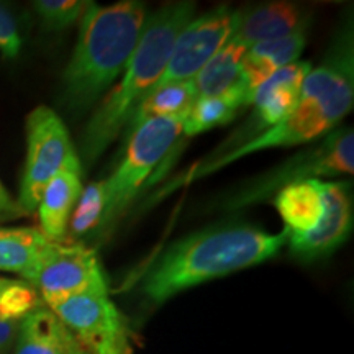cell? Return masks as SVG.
I'll return each mask as SVG.
<instances>
[{"mask_svg": "<svg viewBox=\"0 0 354 354\" xmlns=\"http://www.w3.org/2000/svg\"><path fill=\"white\" fill-rule=\"evenodd\" d=\"M74 354H91V353H87V351H86V349H84V348H79V349H77V351H76V353H74Z\"/></svg>", "mask_w": 354, "mask_h": 354, "instance_id": "cell-28", "label": "cell"}, {"mask_svg": "<svg viewBox=\"0 0 354 354\" xmlns=\"http://www.w3.org/2000/svg\"><path fill=\"white\" fill-rule=\"evenodd\" d=\"M248 105H250V88L245 82L230 88L225 94L196 99L184 118L183 136L194 138L212 128L227 125Z\"/></svg>", "mask_w": 354, "mask_h": 354, "instance_id": "cell-19", "label": "cell"}, {"mask_svg": "<svg viewBox=\"0 0 354 354\" xmlns=\"http://www.w3.org/2000/svg\"><path fill=\"white\" fill-rule=\"evenodd\" d=\"M196 15L194 2H172L159 7L146 19L136 50L120 74V81L104 97L88 117L81 136V162H94L125 131L133 113L161 81L176 38Z\"/></svg>", "mask_w": 354, "mask_h": 354, "instance_id": "cell-2", "label": "cell"}, {"mask_svg": "<svg viewBox=\"0 0 354 354\" xmlns=\"http://www.w3.org/2000/svg\"><path fill=\"white\" fill-rule=\"evenodd\" d=\"M272 202L289 234L312 232L325 212L323 180L305 179L286 185L272 197Z\"/></svg>", "mask_w": 354, "mask_h": 354, "instance_id": "cell-18", "label": "cell"}, {"mask_svg": "<svg viewBox=\"0 0 354 354\" xmlns=\"http://www.w3.org/2000/svg\"><path fill=\"white\" fill-rule=\"evenodd\" d=\"M312 68L313 66L307 61L299 59L272 73L251 94L250 105L253 107V112L250 113L243 127L233 131L228 140L216 146L214 151L201 161H210L234 148H240L261 133L286 120L299 105L300 88Z\"/></svg>", "mask_w": 354, "mask_h": 354, "instance_id": "cell-10", "label": "cell"}, {"mask_svg": "<svg viewBox=\"0 0 354 354\" xmlns=\"http://www.w3.org/2000/svg\"><path fill=\"white\" fill-rule=\"evenodd\" d=\"M308 21V15L297 3L268 2L245 10L240 8V20L233 38L248 50L258 43L290 35L307 26Z\"/></svg>", "mask_w": 354, "mask_h": 354, "instance_id": "cell-14", "label": "cell"}, {"mask_svg": "<svg viewBox=\"0 0 354 354\" xmlns=\"http://www.w3.org/2000/svg\"><path fill=\"white\" fill-rule=\"evenodd\" d=\"M82 172L81 158L76 154L43 190L35 214H38V230L50 241H66L71 214L84 189Z\"/></svg>", "mask_w": 354, "mask_h": 354, "instance_id": "cell-13", "label": "cell"}, {"mask_svg": "<svg viewBox=\"0 0 354 354\" xmlns=\"http://www.w3.org/2000/svg\"><path fill=\"white\" fill-rule=\"evenodd\" d=\"M25 130L26 156L17 202L28 216L37 212L48 183L79 153L63 118L46 105H39L28 113Z\"/></svg>", "mask_w": 354, "mask_h": 354, "instance_id": "cell-7", "label": "cell"}, {"mask_svg": "<svg viewBox=\"0 0 354 354\" xmlns=\"http://www.w3.org/2000/svg\"><path fill=\"white\" fill-rule=\"evenodd\" d=\"M13 282V279H8V277H0V299H2V295L6 294V290L10 287V284Z\"/></svg>", "mask_w": 354, "mask_h": 354, "instance_id": "cell-27", "label": "cell"}, {"mask_svg": "<svg viewBox=\"0 0 354 354\" xmlns=\"http://www.w3.org/2000/svg\"><path fill=\"white\" fill-rule=\"evenodd\" d=\"M91 354H133L136 331L109 294H84L50 307Z\"/></svg>", "mask_w": 354, "mask_h": 354, "instance_id": "cell-8", "label": "cell"}, {"mask_svg": "<svg viewBox=\"0 0 354 354\" xmlns=\"http://www.w3.org/2000/svg\"><path fill=\"white\" fill-rule=\"evenodd\" d=\"M82 348L56 313L39 304L20 323L15 354H74Z\"/></svg>", "mask_w": 354, "mask_h": 354, "instance_id": "cell-15", "label": "cell"}, {"mask_svg": "<svg viewBox=\"0 0 354 354\" xmlns=\"http://www.w3.org/2000/svg\"><path fill=\"white\" fill-rule=\"evenodd\" d=\"M41 302L37 290L24 281H13L0 299V354H15L17 336L25 315Z\"/></svg>", "mask_w": 354, "mask_h": 354, "instance_id": "cell-22", "label": "cell"}, {"mask_svg": "<svg viewBox=\"0 0 354 354\" xmlns=\"http://www.w3.org/2000/svg\"><path fill=\"white\" fill-rule=\"evenodd\" d=\"M245 55L246 48L233 37L230 38L223 48L192 79L197 99L225 94L230 88L245 82L241 69Z\"/></svg>", "mask_w": 354, "mask_h": 354, "instance_id": "cell-20", "label": "cell"}, {"mask_svg": "<svg viewBox=\"0 0 354 354\" xmlns=\"http://www.w3.org/2000/svg\"><path fill=\"white\" fill-rule=\"evenodd\" d=\"M325 212L315 230L305 234H289L287 246L295 259L312 261L328 258L353 230L351 184L348 180H323Z\"/></svg>", "mask_w": 354, "mask_h": 354, "instance_id": "cell-12", "label": "cell"}, {"mask_svg": "<svg viewBox=\"0 0 354 354\" xmlns=\"http://www.w3.org/2000/svg\"><path fill=\"white\" fill-rule=\"evenodd\" d=\"M28 284L46 307L84 294H109L95 250L79 241L55 243Z\"/></svg>", "mask_w": 354, "mask_h": 354, "instance_id": "cell-9", "label": "cell"}, {"mask_svg": "<svg viewBox=\"0 0 354 354\" xmlns=\"http://www.w3.org/2000/svg\"><path fill=\"white\" fill-rule=\"evenodd\" d=\"M240 8L218 6L194 17L176 38L159 84L192 81L236 32ZM158 84V86H159Z\"/></svg>", "mask_w": 354, "mask_h": 354, "instance_id": "cell-11", "label": "cell"}, {"mask_svg": "<svg viewBox=\"0 0 354 354\" xmlns=\"http://www.w3.org/2000/svg\"><path fill=\"white\" fill-rule=\"evenodd\" d=\"M87 3L84 0H37L33 10L46 32H63L79 24Z\"/></svg>", "mask_w": 354, "mask_h": 354, "instance_id": "cell-24", "label": "cell"}, {"mask_svg": "<svg viewBox=\"0 0 354 354\" xmlns=\"http://www.w3.org/2000/svg\"><path fill=\"white\" fill-rule=\"evenodd\" d=\"M55 241L38 228L0 225V272H10L28 284Z\"/></svg>", "mask_w": 354, "mask_h": 354, "instance_id": "cell-16", "label": "cell"}, {"mask_svg": "<svg viewBox=\"0 0 354 354\" xmlns=\"http://www.w3.org/2000/svg\"><path fill=\"white\" fill-rule=\"evenodd\" d=\"M24 39L13 13L0 3V56L6 59L19 57Z\"/></svg>", "mask_w": 354, "mask_h": 354, "instance_id": "cell-25", "label": "cell"}, {"mask_svg": "<svg viewBox=\"0 0 354 354\" xmlns=\"http://www.w3.org/2000/svg\"><path fill=\"white\" fill-rule=\"evenodd\" d=\"M105 210V183L102 180H94L88 183L82 189L81 196L77 198L76 207L71 214L68 233L66 238H69V243H74L79 238L86 234L97 232L99 228L102 216Z\"/></svg>", "mask_w": 354, "mask_h": 354, "instance_id": "cell-23", "label": "cell"}, {"mask_svg": "<svg viewBox=\"0 0 354 354\" xmlns=\"http://www.w3.org/2000/svg\"><path fill=\"white\" fill-rule=\"evenodd\" d=\"M24 216H26V214L21 210L17 198H13L6 185L0 183V223L24 218Z\"/></svg>", "mask_w": 354, "mask_h": 354, "instance_id": "cell-26", "label": "cell"}, {"mask_svg": "<svg viewBox=\"0 0 354 354\" xmlns=\"http://www.w3.org/2000/svg\"><path fill=\"white\" fill-rule=\"evenodd\" d=\"M289 232H264L250 225H227L192 233L166 248L149 266L141 292L153 305L214 279L272 259L287 246Z\"/></svg>", "mask_w": 354, "mask_h": 354, "instance_id": "cell-1", "label": "cell"}, {"mask_svg": "<svg viewBox=\"0 0 354 354\" xmlns=\"http://www.w3.org/2000/svg\"><path fill=\"white\" fill-rule=\"evenodd\" d=\"M146 19L148 8L138 0L87 3L76 46L61 77V99L71 113H87L117 82L136 50Z\"/></svg>", "mask_w": 354, "mask_h": 354, "instance_id": "cell-3", "label": "cell"}, {"mask_svg": "<svg viewBox=\"0 0 354 354\" xmlns=\"http://www.w3.org/2000/svg\"><path fill=\"white\" fill-rule=\"evenodd\" d=\"M353 102L354 95H335L326 97V99H300L297 107L286 120L261 133V135L248 141L240 148H234L218 158L210 159V161H198L194 166H190L187 171L177 174L174 179L162 185L161 190H158L156 197L149 201V205H151V202H159L162 197L169 196L174 190L194 184L196 180L214 174V172L223 169V167L233 165L234 161L250 156V154L272 148H290V146L308 145L312 141L323 138V136L339 127L343 118L351 112Z\"/></svg>", "mask_w": 354, "mask_h": 354, "instance_id": "cell-5", "label": "cell"}, {"mask_svg": "<svg viewBox=\"0 0 354 354\" xmlns=\"http://www.w3.org/2000/svg\"><path fill=\"white\" fill-rule=\"evenodd\" d=\"M184 118L185 115L151 118L128 133L122 161L104 179L105 210L95 232L97 241H107L112 236L140 190L183 138Z\"/></svg>", "mask_w": 354, "mask_h": 354, "instance_id": "cell-4", "label": "cell"}, {"mask_svg": "<svg viewBox=\"0 0 354 354\" xmlns=\"http://www.w3.org/2000/svg\"><path fill=\"white\" fill-rule=\"evenodd\" d=\"M354 131L353 127H338L318 143L292 154L284 162L246 180L218 202V209L241 210L268 202L286 185L305 179L353 176Z\"/></svg>", "mask_w": 354, "mask_h": 354, "instance_id": "cell-6", "label": "cell"}, {"mask_svg": "<svg viewBox=\"0 0 354 354\" xmlns=\"http://www.w3.org/2000/svg\"><path fill=\"white\" fill-rule=\"evenodd\" d=\"M307 32L308 25L295 30L290 35L282 38L269 39L248 48L246 55L243 57V79H245L248 88H250V97L259 84L287 64L299 61L300 55L307 44Z\"/></svg>", "mask_w": 354, "mask_h": 354, "instance_id": "cell-17", "label": "cell"}, {"mask_svg": "<svg viewBox=\"0 0 354 354\" xmlns=\"http://www.w3.org/2000/svg\"><path fill=\"white\" fill-rule=\"evenodd\" d=\"M196 99L197 94L192 81L159 84L153 88L151 94L141 102L125 130L131 133L136 127H140L146 120H151V118L187 115Z\"/></svg>", "mask_w": 354, "mask_h": 354, "instance_id": "cell-21", "label": "cell"}]
</instances>
